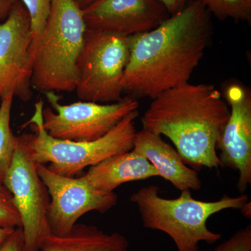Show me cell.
Returning <instances> with one entry per match:
<instances>
[{"mask_svg":"<svg viewBox=\"0 0 251 251\" xmlns=\"http://www.w3.org/2000/svg\"><path fill=\"white\" fill-rule=\"evenodd\" d=\"M129 57V37L87 29L77 64V97L98 103L121 100Z\"/></svg>","mask_w":251,"mask_h":251,"instance_id":"8992f818","label":"cell"},{"mask_svg":"<svg viewBox=\"0 0 251 251\" xmlns=\"http://www.w3.org/2000/svg\"><path fill=\"white\" fill-rule=\"evenodd\" d=\"M133 150L145 156L158 173L180 191H199L202 181L198 172L186 166L176 149L161 135L147 129L135 134Z\"/></svg>","mask_w":251,"mask_h":251,"instance_id":"4fadbf2b","label":"cell"},{"mask_svg":"<svg viewBox=\"0 0 251 251\" xmlns=\"http://www.w3.org/2000/svg\"><path fill=\"white\" fill-rule=\"evenodd\" d=\"M229 112L214 85L188 82L153 99L141 122L144 129L171 140L193 169H217L224 168L216 150Z\"/></svg>","mask_w":251,"mask_h":251,"instance_id":"7a4b0ae2","label":"cell"},{"mask_svg":"<svg viewBox=\"0 0 251 251\" xmlns=\"http://www.w3.org/2000/svg\"><path fill=\"white\" fill-rule=\"evenodd\" d=\"M240 210L242 211L243 216H245L247 219H251V207L250 201H248L247 203H245L242 207L241 208Z\"/></svg>","mask_w":251,"mask_h":251,"instance_id":"d4e9b609","label":"cell"},{"mask_svg":"<svg viewBox=\"0 0 251 251\" xmlns=\"http://www.w3.org/2000/svg\"><path fill=\"white\" fill-rule=\"evenodd\" d=\"M44 101L35 104L30 125L34 131L29 134V146L33 159L38 164H49L50 171L63 176H74L84 169L120 153L133 150L135 134V122L138 110L130 112L107 134L93 141L75 142L50 136L43 126Z\"/></svg>","mask_w":251,"mask_h":251,"instance_id":"5b68a950","label":"cell"},{"mask_svg":"<svg viewBox=\"0 0 251 251\" xmlns=\"http://www.w3.org/2000/svg\"><path fill=\"white\" fill-rule=\"evenodd\" d=\"M74 1L76 3L77 6L82 10L90 6V4H92V3H94L97 0H74Z\"/></svg>","mask_w":251,"mask_h":251,"instance_id":"484cf974","label":"cell"},{"mask_svg":"<svg viewBox=\"0 0 251 251\" xmlns=\"http://www.w3.org/2000/svg\"><path fill=\"white\" fill-rule=\"evenodd\" d=\"M214 251H251V226L242 228L227 240L217 246Z\"/></svg>","mask_w":251,"mask_h":251,"instance_id":"ffe728a7","label":"cell"},{"mask_svg":"<svg viewBox=\"0 0 251 251\" xmlns=\"http://www.w3.org/2000/svg\"><path fill=\"white\" fill-rule=\"evenodd\" d=\"M170 15L178 12L191 0H159Z\"/></svg>","mask_w":251,"mask_h":251,"instance_id":"7402d4cb","label":"cell"},{"mask_svg":"<svg viewBox=\"0 0 251 251\" xmlns=\"http://www.w3.org/2000/svg\"><path fill=\"white\" fill-rule=\"evenodd\" d=\"M50 105L43 110V126L50 136L75 142L93 141L101 138L127 115L138 110L136 99L126 96L115 103L90 101L61 104L53 92L45 93Z\"/></svg>","mask_w":251,"mask_h":251,"instance_id":"ba28073f","label":"cell"},{"mask_svg":"<svg viewBox=\"0 0 251 251\" xmlns=\"http://www.w3.org/2000/svg\"><path fill=\"white\" fill-rule=\"evenodd\" d=\"M219 20L251 23V0H199Z\"/></svg>","mask_w":251,"mask_h":251,"instance_id":"e0dca14e","label":"cell"},{"mask_svg":"<svg viewBox=\"0 0 251 251\" xmlns=\"http://www.w3.org/2000/svg\"><path fill=\"white\" fill-rule=\"evenodd\" d=\"M87 26L74 0H52L40 35L33 38L32 87L39 92H74Z\"/></svg>","mask_w":251,"mask_h":251,"instance_id":"277c9868","label":"cell"},{"mask_svg":"<svg viewBox=\"0 0 251 251\" xmlns=\"http://www.w3.org/2000/svg\"><path fill=\"white\" fill-rule=\"evenodd\" d=\"M130 200L138 208L145 228L166 233L178 251H200L201 242L215 244L222 238L208 228V219L226 209H240L249 198L242 193L202 201L193 198L191 191H184L177 198L168 199L160 196L158 186L150 185L133 193Z\"/></svg>","mask_w":251,"mask_h":251,"instance_id":"3957f363","label":"cell"},{"mask_svg":"<svg viewBox=\"0 0 251 251\" xmlns=\"http://www.w3.org/2000/svg\"><path fill=\"white\" fill-rule=\"evenodd\" d=\"M3 185L12 195L21 216L26 251H40L43 239L51 234L48 219L50 198L31 156L29 134L18 136Z\"/></svg>","mask_w":251,"mask_h":251,"instance_id":"52a82bcc","label":"cell"},{"mask_svg":"<svg viewBox=\"0 0 251 251\" xmlns=\"http://www.w3.org/2000/svg\"><path fill=\"white\" fill-rule=\"evenodd\" d=\"M82 15L87 29L127 37L151 30L171 16L159 0H97Z\"/></svg>","mask_w":251,"mask_h":251,"instance_id":"8fae6325","label":"cell"},{"mask_svg":"<svg viewBox=\"0 0 251 251\" xmlns=\"http://www.w3.org/2000/svg\"><path fill=\"white\" fill-rule=\"evenodd\" d=\"M37 171L50 198L48 219L52 235H69L81 216L92 211L104 214L117 204L116 193L96 189L85 175L63 176L38 163Z\"/></svg>","mask_w":251,"mask_h":251,"instance_id":"9c48e42d","label":"cell"},{"mask_svg":"<svg viewBox=\"0 0 251 251\" xmlns=\"http://www.w3.org/2000/svg\"><path fill=\"white\" fill-rule=\"evenodd\" d=\"M14 96L8 94L1 99L0 103V186L12 163L17 148L18 136L11 127V115Z\"/></svg>","mask_w":251,"mask_h":251,"instance_id":"2e32d148","label":"cell"},{"mask_svg":"<svg viewBox=\"0 0 251 251\" xmlns=\"http://www.w3.org/2000/svg\"><path fill=\"white\" fill-rule=\"evenodd\" d=\"M14 229L0 227V249L4 245L8 238L14 232Z\"/></svg>","mask_w":251,"mask_h":251,"instance_id":"cb8c5ba5","label":"cell"},{"mask_svg":"<svg viewBox=\"0 0 251 251\" xmlns=\"http://www.w3.org/2000/svg\"><path fill=\"white\" fill-rule=\"evenodd\" d=\"M18 0H0V19L7 17L11 8Z\"/></svg>","mask_w":251,"mask_h":251,"instance_id":"603a6c76","label":"cell"},{"mask_svg":"<svg viewBox=\"0 0 251 251\" xmlns=\"http://www.w3.org/2000/svg\"><path fill=\"white\" fill-rule=\"evenodd\" d=\"M0 227L10 229L22 227L12 195L4 185L0 186Z\"/></svg>","mask_w":251,"mask_h":251,"instance_id":"d6986e66","label":"cell"},{"mask_svg":"<svg viewBox=\"0 0 251 251\" xmlns=\"http://www.w3.org/2000/svg\"><path fill=\"white\" fill-rule=\"evenodd\" d=\"M213 35L210 12L199 0H191L154 29L129 36L124 92L153 99L188 83Z\"/></svg>","mask_w":251,"mask_h":251,"instance_id":"6da1fadb","label":"cell"},{"mask_svg":"<svg viewBox=\"0 0 251 251\" xmlns=\"http://www.w3.org/2000/svg\"><path fill=\"white\" fill-rule=\"evenodd\" d=\"M0 251H26L22 227L14 229L0 249Z\"/></svg>","mask_w":251,"mask_h":251,"instance_id":"44dd1931","label":"cell"},{"mask_svg":"<svg viewBox=\"0 0 251 251\" xmlns=\"http://www.w3.org/2000/svg\"><path fill=\"white\" fill-rule=\"evenodd\" d=\"M27 9L30 18L31 29L34 37L44 31L50 13L52 0H21Z\"/></svg>","mask_w":251,"mask_h":251,"instance_id":"ac0fdd59","label":"cell"},{"mask_svg":"<svg viewBox=\"0 0 251 251\" xmlns=\"http://www.w3.org/2000/svg\"><path fill=\"white\" fill-rule=\"evenodd\" d=\"M33 38L27 9L18 0L0 23V99L13 94L27 101L32 97Z\"/></svg>","mask_w":251,"mask_h":251,"instance_id":"30bf717a","label":"cell"},{"mask_svg":"<svg viewBox=\"0 0 251 251\" xmlns=\"http://www.w3.org/2000/svg\"><path fill=\"white\" fill-rule=\"evenodd\" d=\"M85 175L96 189L103 192H114L119 186L130 181L158 176L150 162L133 150L109 157L90 167Z\"/></svg>","mask_w":251,"mask_h":251,"instance_id":"5bb4252c","label":"cell"},{"mask_svg":"<svg viewBox=\"0 0 251 251\" xmlns=\"http://www.w3.org/2000/svg\"><path fill=\"white\" fill-rule=\"evenodd\" d=\"M226 100L230 106L228 120L217 145L223 166L239 173L237 188L244 193L251 184V95L239 84L227 87Z\"/></svg>","mask_w":251,"mask_h":251,"instance_id":"7c38bea8","label":"cell"},{"mask_svg":"<svg viewBox=\"0 0 251 251\" xmlns=\"http://www.w3.org/2000/svg\"><path fill=\"white\" fill-rule=\"evenodd\" d=\"M128 241L120 233L108 234L94 226L75 224L64 237L52 234L43 239L41 251H128Z\"/></svg>","mask_w":251,"mask_h":251,"instance_id":"9a60e30c","label":"cell"}]
</instances>
